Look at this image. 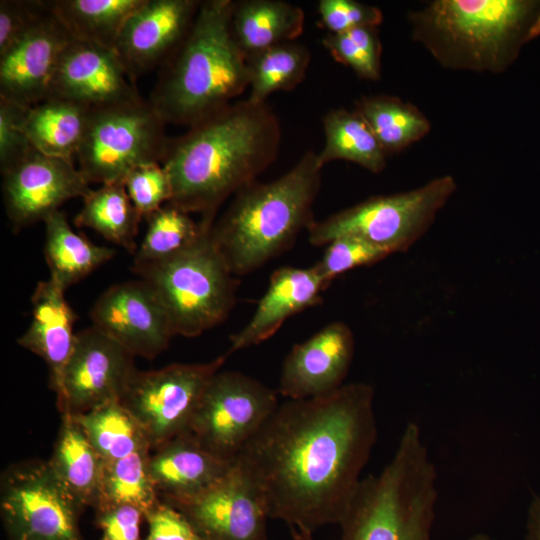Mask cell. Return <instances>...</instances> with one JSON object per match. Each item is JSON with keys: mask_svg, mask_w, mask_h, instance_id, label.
Segmentation results:
<instances>
[{"mask_svg": "<svg viewBox=\"0 0 540 540\" xmlns=\"http://www.w3.org/2000/svg\"><path fill=\"white\" fill-rule=\"evenodd\" d=\"M374 395L352 382L279 404L233 462L269 519L311 533L340 524L377 440Z\"/></svg>", "mask_w": 540, "mask_h": 540, "instance_id": "cell-1", "label": "cell"}, {"mask_svg": "<svg viewBox=\"0 0 540 540\" xmlns=\"http://www.w3.org/2000/svg\"><path fill=\"white\" fill-rule=\"evenodd\" d=\"M281 136L272 108L246 98L169 137L161 159L172 188L169 203L215 220L230 196L256 181L277 159Z\"/></svg>", "mask_w": 540, "mask_h": 540, "instance_id": "cell-2", "label": "cell"}, {"mask_svg": "<svg viewBox=\"0 0 540 540\" xmlns=\"http://www.w3.org/2000/svg\"><path fill=\"white\" fill-rule=\"evenodd\" d=\"M232 1H201L186 36L161 66L148 101L166 124L189 128L248 89L246 56L230 29Z\"/></svg>", "mask_w": 540, "mask_h": 540, "instance_id": "cell-3", "label": "cell"}, {"mask_svg": "<svg viewBox=\"0 0 540 540\" xmlns=\"http://www.w3.org/2000/svg\"><path fill=\"white\" fill-rule=\"evenodd\" d=\"M408 22L413 40L445 69L500 74L540 35V1L434 0Z\"/></svg>", "mask_w": 540, "mask_h": 540, "instance_id": "cell-4", "label": "cell"}, {"mask_svg": "<svg viewBox=\"0 0 540 540\" xmlns=\"http://www.w3.org/2000/svg\"><path fill=\"white\" fill-rule=\"evenodd\" d=\"M323 166L312 150L266 183L254 181L235 195L211 227V237L231 272L249 274L288 249L315 221L313 205Z\"/></svg>", "mask_w": 540, "mask_h": 540, "instance_id": "cell-5", "label": "cell"}, {"mask_svg": "<svg viewBox=\"0 0 540 540\" xmlns=\"http://www.w3.org/2000/svg\"><path fill=\"white\" fill-rule=\"evenodd\" d=\"M437 473L419 426L410 422L392 459L362 478L340 522V540H432Z\"/></svg>", "mask_w": 540, "mask_h": 540, "instance_id": "cell-6", "label": "cell"}, {"mask_svg": "<svg viewBox=\"0 0 540 540\" xmlns=\"http://www.w3.org/2000/svg\"><path fill=\"white\" fill-rule=\"evenodd\" d=\"M214 221L200 219L198 238L178 253L133 264L164 306L175 336L201 335L222 323L234 306L236 276L211 237Z\"/></svg>", "mask_w": 540, "mask_h": 540, "instance_id": "cell-7", "label": "cell"}, {"mask_svg": "<svg viewBox=\"0 0 540 540\" xmlns=\"http://www.w3.org/2000/svg\"><path fill=\"white\" fill-rule=\"evenodd\" d=\"M456 189L454 177L443 175L416 189L372 196L315 220L307 229L308 241L326 246L338 237L355 236L390 254L406 252L428 231Z\"/></svg>", "mask_w": 540, "mask_h": 540, "instance_id": "cell-8", "label": "cell"}, {"mask_svg": "<svg viewBox=\"0 0 540 540\" xmlns=\"http://www.w3.org/2000/svg\"><path fill=\"white\" fill-rule=\"evenodd\" d=\"M166 125L143 98L92 108L76 155L79 171L89 184L102 185L124 182L140 165L161 163Z\"/></svg>", "mask_w": 540, "mask_h": 540, "instance_id": "cell-9", "label": "cell"}, {"mask_svg": "<svg viewBox=\"0 0 540 540\" xmlns=\"http://www.w3.org/2000/svg\"><path fill=\"white\" fill-rule=\"evenodd\" d=\"M0 511L8 540H83L79 519L84 508L47 461L25 460L5 469Z\"/></svg>", "mask_w": 540, "mask_h": 540, "instance_id": "cell-10", "label": "cell"}, {"mask_svg": "<svg viewBox=\"0 0 540 540\" xmlns=\"http://www.w3.org/2000/svg\"><path fill=\"white\" fill-rule=\"evenodd\" d=\"M279 404L278 391L259 380L219 370L207 384L186 432L211 453L234 462Z\"/></svg>", "mask_w": 540, "mask_h": 540, "instance_id": "cell-11", "label": "cell"}, {"mask_svg": "<svg viewBox=\"0 0 540 540\" xmlns=\"http://www.w3.org/2000/svg\"><path fill=\"white\" fill-rule=\"evenodd\" d=\"M227 357L225 353L205 363L136 369L120 402L142 428L151 450L188 430L207 384Z\"/></svg>", "mask_w": 540, "mask_h": 540, "instance_id": "cell-12", "label": "cell"}, {"mask_svg": "<svg viewBox=\"0 0 540 540\" xmlns=\"http://www.w3.org/2000/svg\"><path fill=\"white\" fill-rule=\"evenodd\" d=\"M134 356L91 326L77 333L54 392L61 415L79 416L120 401L136 371Z\"/></svg>", "mask_w": 540, "mask_h": 540, "instance_id": "cell-13", "label": "cell"}, {"mask_svg": "<svg viewBox=\"0 0 540 540\" xmlns=\"http://www.w3.org/2000/svg\"><path fill=\"white\" fill-rule=\"evenodd\" d=\"M1 174L5 211L14 231L44 221L66 201L84 198L91 190L73 160L36 149Z\"/></svg>", "mask_w": 540, "mask_h": 540, "instance_id": "cell-14", "label": "cell"}, {"mask_svg": "<svg viewBox=\"0 0 540 540\" xmlns=\"http://www.w3.org/2000/svg\"><path fill=\"white\" fill-rule=\"evenodd\" d=\"M90 319L134 357L155 358L175 336L164 306L141 279L109 287L94 303Z\"/></svg>", "mask_w": 540, "mask_h": 540, "instance_id": "cell-15", "label": "cell"}, {"mask_svg": "<svg viewBox=\"0 0 540 540\" xmlns=\"http://www.w3.org/2000/svg\"><path fill=\"white\" fill-rule=\"evenodd\" d=\"M204 540H267V519L250 483L234 465L214 485L172 505Z\"/></svg>", "mask_w": 540, "mask_h": 540, "instance_id": "cell-16", "label": "cell"}, {"mask_svg": "<svg viewBox=\"0 0 540 540\" xmlns=\"http://www.w3.org/2000/svg\"><path fill=\"white\" fill-rule=\"evenodd\" d=\"M72 37L52 13L0 55V97L31 107L46 99Z\"/></svg>", "mask_w": 540, "mask_h": 540, "instance_id": "cell-17", "label": "cell"}, {"mask_svg": "<svg viewBox=\"0 0 540 540\" xmlns=\"http://www.w3.org/2000/svg\"><path fill=\"white\" fill-rule=\"evenodd\" d=\"M200 3L145 0L131 15L115 51L133 80L166 62L189 31Z\"/></svg>", "mask_w": 540, "mask_h": 540, "instance_id": "cell-18", "label": "cell"}, {"mask_svg": "<svg viewBox=\"0 0 540 540\" xmlns=\"http://www.w3.org/2000/svg\"><path fill=\"white\" fill-rule=\"evenodd\" d=\"M49 96L90 108L142 98L115 50L73 38L61 55Z\"/></svg>", "mask_w": 540, "mask_h": 540, "instance_id": "cell-19", "label": "cell"}, {"mask_svg": "<svg viewBox=\"0 0 540 540\" xmlns=\"http://www.w3.org/2000/svg\"><path fill=\"white\" fill-rule=\"evenodd\" d=\"M350 327L327 324L287 354L281 369L278 393L286 399H305L329 394L342 385L354 356Z\"/></svg>", "mask_w": 540, "mask_h": 540, "instance_id": "cell-20", "label": "cell"}, {"mask_svg": "<svg viewBox=\"0 0 540 540\" xmlns=\"http://www.w3.org/2000/svg\"><path fill=\"white\" fill-rule=\"evenodd\" d=\"M329 284L314 266H284L275 270L252 317L230 338L226 354L229 356L270 338L287 319L319 304Z\"/></svg>", "mask_w": 540, "mask_h": 540, "instance_id": "cell-21", "label": "cell"}, {"mask_svg": "<svg viewBox=\"0 0 540 540\" xmlns=\"http://www.w3.org/2000/svg\"><path fill=\"white\" fill-rule=\"evenodd\" d=\"M233 462L200 445L185 432L150 451L148 470L159 499L170 505L199 495L222 477Z\"/></svg>", "mask_w": 540, "mask_h": 540, "instance_id": "cell-22", "label": "cell"}, {"mask_svg": "<svg viewBox=\"0 0 540 540\" xmlns=\"http://www.w3.org/2000/svg\"><path fill=\"white\" fill-rule=\"evenodd\" d=\"M31 304L30 325L17 342L47 364L50 388L54 391L74 348L77 316L65 298V290L51 279L37 283Z\"/></svg>", "mask_w": 540, "mask_h": 540, "instance_id": "cell-23", "label": "cell"}, {"mask_svg": "<svg viewBox=\"0 0 540 540\" xmlns=\"http://www.w3.org/2000/svg\"><path fill=\"white\" fill-rule=\"evenodd\" d=\"M303 9L283 0L232 1V37L247 57L257 51L296 39L303 33Z\"/></svg>", "mask_w": 540, "mask_h": 540, "instance_id": "cell-24", "label": "cell"}, {"mask_svg": "<svg viewBox=\"0 0 540 540\" xmlns=\"http://www.w3.org/2000/svg\"><path fill=\"white\" fill-rule=\"evenodd\" d=\"M91 109L67 98L49 96L28 108L24 131L37 151L73 160L84 138Z\"/></svg>", "mask_w": 540, "mask_h": 540, "instance_id": "cell-25", "label": "cell"}, {"mask_svg": "<svg viewBox=\"0 0 540 540\" xmlns=\"http://www.w3.org/2000/svg\"><path fill=\"white\" fill-rule=\"evenodd\" d=\"M47 462L62 486L84 509L94 508L104 461L75 417L61 415L57 440Z\"/></svg>", "mask_w": 540, "mask_h": 540, "instance_id": "cell-26", "label": "cell"}, {"mask_svg": "<svg viewBox=\"0 0 540 540\" xmlns=\"http://www.w3.org/2000/svg\"><path fill=\"white\" fill-rule=\"evenodd\" d=\"M43 222L44 257L50 271L49 279L65 291L116 254L113 248L96 245L76 233L60 210Z\"/></svg>", "mask_w": 540, "mask_h": 540, "instance_id": "cell-27", "label": "cell"}, {"mask_svg": "<svg viewBox=\"0 0 540 540\" xmlns=\"http://www.w3.org/2000/svg\"><path fill=\"white\" fill-rule=\"evenodd\" d=\"M145 0H54L52 13L76 40L115 50L120 33Z\"/></svg>", "mask_w": 540, "mask_h": 540, "instance_id": "cell-28", "label": "cell"}, {"mask_svg": "<svg viewBox=\"0 0 540 540\" xmlns=\"http://www.w3.org/2000/svg\"><path fill=\"white\" fill-rule=\"evenodd\" d=\"M322 126L325 141L317 155L323 167L332 161L343 160L372 173L385 169L388 155L354 109L340 107L329 110L322 117Z\"/></svg>", "mask_w": 540, "mask_h": 540, "instance_id": "cell-29", "label": "cell"}, {"mask_svg": "<svg viewBox=\"0 0 540 540\" xmlns=\"http://www.w3.org/2000/svg\"><path fill=\"white\" fill-rule=\"evenodd\" d=\"M353 109L367 123L387 155L405 150L431 130V122L417 106L396 96H362L355 100Z\"/></svg>", "mask_w": 540, "mask_h": 540, "instance_id": "cell-30", "label": "cell"}, {"mask_svg": "<svg viewBox=\"0 0 540 540\" xmlns=\"http://www.w3.org/2000/svg\"><path fill=\"white\" fill-rule=\"evenodd\" d=\"M143 219L128 196L124 182L102 184L83 198L74 218L77 227L91 228L106 240L131 254L137 250L136 236Z\"/></svg>", "mask_w": 540, "mask_h": 540, "instance_id": "cell-31", "label": "cell"}, {"mask_svg": "<svg viewBox=\"0 0 540 540\" xmlns=\"http://www.w3.org/2000/svg\"><path fill=\"white\" fill-rule=\"evenodd\" d=\"M310 62V50L296 41L277 44L248 55L247 99L265 103L275 92L295 89L306 77Z\"/></svg>", "mask_w": 540, "mask_h": 540, "instance_id": "cell-32", "label": "cell"}, {"mask_svg": "<svg viewBox=\"0 0 540 540\" xmlns=\"http://www.w3.org/2000/svg\"><path fill=\"white\" fill-rule=\"evenodd\" d=\"M75 419L104 462L151 449L142 428L120 401L106 403Z\"/></svg>", "mask_w": 540, "mask_h": 540, "instance_id": "cell-33", "label": "cell"}, {"mask_svg": "<svg viewBox=\"0 0 540 540\" xmlns=\"http://www.w3.org/2000/svg\"><path fill=\"white\" fill-rule=\"evenodd\" d=\"M150 451L146 448L104 462L95 510L126 504L141 509L146 515L160 501L148 470Z\"/></svg>", "mask_w": 540, "mask_h": 540, "instance_id": "cell-34", "label": "cell"}, {"mask_svg": "<svg viewBox=\"0 0 540 540\" xmlns=\"http://www.w3.org/2000/svg\"><path fill=\"white\" fill-rule=\"evenodd\" d=\"M144 237L134 254L133 264H142L168 258L193 243L202 225L190 214L171 203H166L146 218Z\"/></svg>", "mask_w": 540, "mask_h": 540, "instance_id": "cell-35", "label": "cell"}, {"mask_svg": "<svg viewBox=\"0 0 540 540\" xmlns=\"http://www.w3.org/2000/svg\"><path fill=\"white\" fill-rule=\"evenodd\" d=\"M322 44L331 57L366 80L381 77L382 44L377 27L365 26L343 33H327Z\"/></svg>", "mask_w": 540, "mask_h": 540, "instance_id": "cell-36", "label": "cell"}, {"mask_svg": "<svg viewBox=\"0 0 540 540\" xmlns=\"http://www.w3.org/2000/svg\"><path fill=\"white\" fill-rule=\"evenodd\" d=\"M391 255L387 250L355 236H341L326 245L314 265L329 283L352 269L377 263Z\"/></svg>", "mask_w": 540, "mask_h": 540, "instance_id": "cell-37", "label": "cell"}, {"mask_svg": "<svg viewBox=\"0 0 540 540\" xmlns=\"http://www.w3.org/2000/svg\"><path fill=\"white\" fill-rule=\"evenodd\" d=\"M124 185L133 205L143 218L171 200L170 179L159 162L134 168L125 178Z\"/></svg>", "mask_w": 540, "mask_h": 540, "instance_id": "cell-38", "label": "cell"}, {"mask_svg": "<svg viewBox=\"0 0 540 540\" xmlns=\"http://www.w3.org/2000/svg\"><path fill=\"white\" fill-rule=\"evenodd\" d=\"M317 12L319 25L333 34L365 26L378 27L383 22L378 7L355 0H320Z\"/></svg>", "mask_w": 540, "mask_h": 540, "instance_id": "cell-39", "label": "cell"}, {"mask_svg": "<svg viewBox=\"0 0 540 540\" xmlns=\"http://www.w3.org/2000/svg\"><path fill=\"white\" fill-rule=\"evenodd\" d=\"M29 107L0 97V170L18 162L34 148L23 127Z\"/></svg>", "mask_w": 540, "mask_h": 540, "instance_id": "cell-40", "label": "cell"}, {"mask_svg": "<svg viewBox=\"0 0 540 540\" xmlns=\"http://www.w3.org/2000/svg\"><path fill=\"white\" fill-rule=\"evenodd\" d=\"M49 11V1H0V55L18 42Z\"/></svg>", "mask_w": 540, "mask_h": 540, "instance_id": "cell-41", "label": "cell"}, {"mask_svg": "<svg viewBox=\"0 0 540 540\" xmlns=\"http://www.w3.org/2000/svg\"><path fill=\"white\" fill-rule=\"evenodd\" d=\"M145 520L148 533L143 540H204L178 509L161 500L146 513Z\"/></svg>", "mask_w": 540, "mask_h": 540, "instance_id": "cell-42", "label": "cell"}, {"mask_svg": "<svg viewBox=\"0 0 540 540\" xmlns=\"http://www.w3.org/2000/svg\"><path fill=\"white\" fill-rule=\"evenodd\" d=\"M145 513L132 505H115L96 510L101 540H143L140 535Z\"/></svg>", "mask_w": 540, "mask_h": 540, "instance_id": "cell-43", "label": "cell"}, {"mask_svg": "<svg viewBox=\"0 0 540 540\" xmlns=\"http://www.w3.org/2000/svg\"><path fill=\"white\" fill-rule=\"evenodd\" d=\"M525 540H540V495L529 506Z\"/></svg>", "mask_w": 540, "mask_h": 540, "instance_id": "cell-44", "label": "cell"}, {"mask_svg": "<svg viewBox=\"0 0 540 540\" xmlns=\"http://www.w3.org/2000/svg\"><path fill=\"white\" fill-rule=\"evenodd\" d=\"M292 540H316L313 533L299 528L291 527Z\"/></svg>", "mask_w": 540, "mask_h": 540, "instance_id": "cell-45", "label": "cell"}, {"mask_svg": "<svg viewBox=\"0 0 540 540\" xmlns=\"http://www.w3.org/2000/svg\"><path fill=\"white\" fill-rule=\"evenodd\" d=\"M468 540H493V539L487 534L479 533V534L473 535Z\"/></svg>", "mask_w": 540, "mask_h": 540, "instance_id": "cell-46", "label": "cell"}]
</instances>
